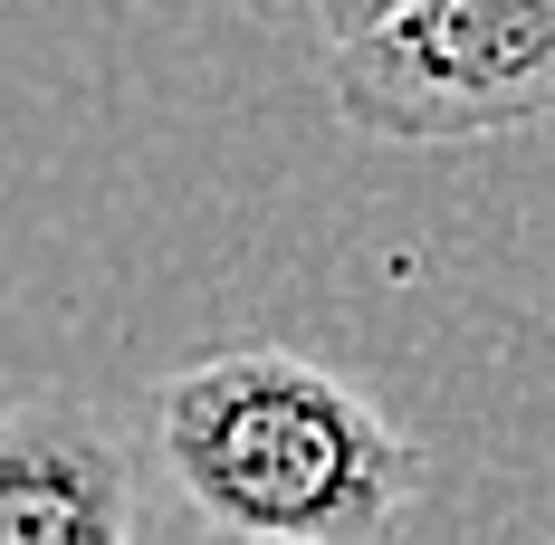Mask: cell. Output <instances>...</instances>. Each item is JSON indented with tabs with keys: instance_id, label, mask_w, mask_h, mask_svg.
<instances>
[{
	"instance_id": "1",
	"label": "cell",
	"mask_w": 555,
	"mask_h": 545,
	"mask_svg": "<svg viewBox=\"0 0 555 545\" xmlns=\"http://www.w3.org/2000/svg\"><path fill=\"white\" fill-rule=\"evenodd\" d=\"M154 450L211 536L240 545H392L422 450L364 382L297 345H221L154 392Z\"/></svg>"
},
{
	"instance_id": "2",
	"label": "cell",
	"mask_w": 555,
	"mask_h": 545,
	"mask_svg": "<svg viewBox=\"0 0 555 545\" xmlns=\"http://www.w3.org/2000/svg\"><path fill=\"white\" fill-rule=\"evenodd\" d=\"M317 67L335 115L374 144H479L555 125V0H422Z\"/></svg>"
},
{
	"instance_id": "3",
	"label": "cell",
	"mask_w": 555,
	"mask_h": 545,
	"mask_svg": "<svg viewBox=\"0 0 555 545\" xmlns=\"http://www.w3.org/2000/svg\"><path fill=\"white\" fill-rule=\"evenodd\" d=\"M0 545H134V450L96 402H0Z\"/></svg>"
},
{
	"instance_id": "4",
	"label": "cell",
	"mask_w": 555,
	"mask_h": 545,
	"mask_svg": "<svg viewBox=\"0 0 555 545\" xmlns=\"http://www.w3.org/2000/svg\"><path fill=\"white\" fill-rule=\"evenodd\" d=\"M317 10V49H345V39H364V29H384L402 10H422V0H307Z\"/></svg>"
}]
</instances>
